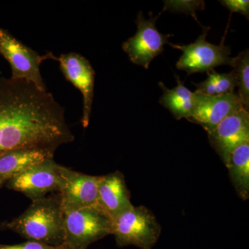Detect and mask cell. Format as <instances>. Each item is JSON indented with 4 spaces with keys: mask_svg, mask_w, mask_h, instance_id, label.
I'll return each mask as SVG.
<instances>
[{
    "mask_svg": "<svg viewBox=\"0 0 249 249\" xmlns=\"http://www.w3.org/2000/svg\"><path fill=\"white\" fill-rule=\"evenodd\" d=\"M73 139L52 93L24 80L0 79V155L24 147L55 151Z\"/></svg>",
    "mask_w": 249,
    "mask_h": 249,
    "instance_id": "1",
    "label": "cell"
},
{
    "mask_svg": "<svg viewBox=\"0 0 249 249\" xmlns=\"http://www.w3.org/2000/svg\"><path fill=\"white\" fill-rule=\"evenodd\" d=\"M65 212L59 195L32 201L19 217L5 227L28 240L52 246L65 244Z\"/></svg>",
    "mask_w": 249,
    "mask_h": 249,
    "instance_id": "2",
    "label": "cell"
},
{
    "mask_svg": "<svg viewBox=\"0 0 249 249\" xmlns=\"http://www.w3.org/2000/svg\"><path fill=\"white\" fill-rule=\"evenodd\" d=\"M65 245L69 249H87L93 242L112 235V218L97 205L65 213Z\"/></svg>",
    "mask_w": 249,
    "mask_h": 249,
    "instance_id": "3",
    "label": "cell"
},
{
    "mask_svg": "<svg viewBox=\"0 0 249 249\" xmlns=\"http://www.w3.org/2000/svg\"><path fill=\"white\" fill-rule=\"evenodd\" d=\"M112 220V235L120 247L133 245L141 249H151L161 232L155 214L144 206H133Z\"/></svg>",
    "mask_w": 249,
    "mask_h": 249,
    "instance_id": "4",
    "label": "cell"
},
{
    "mask_svg": "<svg viewBox=\"0 0 249 249\" xmlns=\"http://www.w3.org/2000/svg\"><path fill=\"white\" fill-rule=\"evenodd\" d=\"M0 54L11 68L12 80H24L36 88L47 91L43 78L41 76L40 65L47 59L56 60L53 53L41 55L30 47L16 39L7 30L0 29Z\"/></svg>",
    "mask_w": 249,
    "mask_h": 249,
    "instance_id": "5",
    "label": "cell"
},
{
    "mask_svg": "<svg viewBox=\"0 0 249 249\" xmlns=\"http://www.w3.org/2000/svg\"><path fill=\"white\" fill-rule=\"evenodd\" d=\"M203 27L202 34L193 43L187 45H174L168 42L174 49L182 51L183 54L177 62V68L187 72L188 75L198 72H208L221 65L232 66L233 58H231V47L224 45L225 35L219 45L206 41V36L211 27Z\"/></svg>",
    "mask_w": 249,
    "mask_h": 249,
    "instance_id": "6",
    "label": "cell"
},
{
    "mask_svg": "<svg viewBox=\"0 0 249 249\" xmlns=\"http://www.w3.org/2000/svg\"><path fill=\"white\" fill-rule=\"evenodd\" d=\"M150 16L146 19L142 12L139 13L135 21L137 33L122 46L130 61L145 70L149 68L150 62L155 57L163 53V46L168 44V38L171 36L170 34H160L156 27V20L160 16L154 18L150 14Z\"/></svg>",
    "mask_w": 249,
    "mask_h": 249,
    "instance_id": "7",
    "label": "cell"
},
{
    "mask_svg": "<svg viewBox=\"0 0 249 249\" xmlns=\"http://www.w3.org/2000/svg\"><path fill=\"white\" fill-rule=\"evenodd\" d=\"M60 166L53 159L46 160L9 179L7 187L22 193L31 201L45 197L49 193L60 191Z\"/></svg>",
    "mask_w": 249,
    "mask_h": 249,
    "instance_id": "8",
    "label": "cell"
},
{
    "mask_svg": "<svg viewBox=\"0 0 249 249\" xmlns=\"http://www.w3.org/2000/svg\"><path fill=\"white\" fill-rule=\"evenodd\" d=\"M61 185L59 196L64 212L95 206L102 176H92L60 166Z\"/></svg>",
    "mask_w": 249,
    "mask_h": 249,
    "instance_id": "9",
    "label": "cell"
},
{
    "mask_svg": "<svg viewBox=\"0 0 249 249\" xmlns=\"http://www.w3.org/2000/svg\"><path fill=\"white\" fill-rule=\"evenodd\" d=\"M60 71L83 95V109L81 123L88 127L91 116L94 89L95 71L88 59L74 52L62 54L56 58Z\"/></svg>",
    "mask_w": 249,
    "mask_h": 249,
    "instance_id": "10",
    "label": "cell"
},
{
    "mask_svg": "<svg viewBox=\"0 0 249 249\" xmlns=\"http://www.w3.org/2000/svg\"><path fill=\"white\" fill-rule=\"evenodd\" d=\"M208 135L211 146L226 164L234 149L249 142V110L242 107L234 111Z\"/></svg>",
    "mask_w": 249,
    "mask_h": 249,
    "instance_id": "11",
    "label": "cell"
},
{
    "mask_svg": "<svg viewBox=\"0 0 249 249\" xmlns=\"http://www.w3.org/2000/svg\"><path fill=\"white\" fill-rule=\"evenodd\" d=\"M196 95V107L188 121L199 124L208 134L228 116L244 107L235 92L213 96Z\"/></svg>",
    "mask_w": 249,
    "mask_h": 249,
    "instance_id": "12",
    "label": "cell"
},
{
    "mask_svg": "<svg viewBox=\"0 0 249 249\" xmlns=\"http://www.w3.org/2000/svg\"><path fill=\"white\" fill-rule=\"evenodd\" d=\"M96 205L112 219L133 206L122 173L115 171L102 176L98 186Z\"/></svg>",
    "mask_w": 249,
    "mask_h": 249,
    "instance_id": "13",
    "label": "cell"
},
{
    "mask_svg": "<svg viewBox=\"0 0 249 249\" xmlns=\"http://www.w3.org/2000/svg\"><path fill=\"white\" fill-rule=\"evenodd\" d=\"M55 151L49 149L24 147L0 155V178L5 183L33 165L53 159Z\"/></svg>",
    "mask_w": 249,
    "mask_h": 249,
    "instance_id": "14",
    "label": "cell"
},
{
    "mask_svg": "<svg viewBox=\"0 0 249 249\" xmlns=\"http://www.w3.org/2000/svg\"><path fill=\"white\" fill-rule=\"evenodd\" d=\"M178 85L169 89L163 83L159 85L163 90V95L160 100V104L167 108L177 120L185 118L188 120L193 114L196 102V93L186 88L179 77L175 75Z\"/></svg>",
    "mask_w": 249,
    "mask_h": 249,
    "instance_id": "15",
    "label": "cell"
},
{
    "mask_svg": "<svg viewBox=\"0 0 249 249\" xmlns=\"http://www.w3.org/2000/svg\"><path fill=\"white\" fill-rule=\"evenodd\" d=\"M225 165L236 193L242 200H247L249 197V142L234 149Z\"/></svg>",
    "mask_w": 249,
    "mask_h": 249,
    "instance_id": "16",
    "label": "cell"
},
{
    "mask_svg": "<svg viewBox=\"0 0 249 249\" xmlns=\"http://www.w3.org/2000/svg\"><path fill=\"white\" fill-rule=\"evenodd\" d=\"M208 78L196 85L195 91L203 96H218L234 92L237 87V78L233 70L230 73H219L214 70L208 71Z\"/></svg>",
    "mask_w": 249,
    "mask_h": 249,
    "instance_id": "17",
    "label": "cell"
},
{
    "mask_svg": "<svg viewBox=\"0 0 249 249\" xmlns=\"http://www.w3.org/2000/svg\"><path fill=\"white\" fill-rule=\"evenodd\" d=\"M237 78L238 94L244 107L249 109V52L246 49L233 58L232 63Z\"/></svg>",
    "mask_w": 249,
    "mask_h": 249,
    "instance_id": "18",
    "label": "cell"
},
{
    "mask_svg": "<svg viewBox=\"0 0 249 249\" xmlns=\"http://www.w3.org/2000/svg\"><path fill=\"white\" fill-rule=\"evenodd\" d=\"M165 6L163 11L166 10L179 11L192 15L193 18L198 22L196 11L197 9H204V1H164Z\"/></svg>",
    "mask_w": 249,
    "mask_h": 249,
    "instance_id": "19",
    "label": "cell"
},
{
    "mask_svg": "<svg viewBox=\"0 0 249 249\" xmlns=\"http://www.w3.org/2000/svg\"><path fill=\"white\" fill-rule=\"evenodd\" d=\"M0 249H65V247L64 245L52 246L36 241L28 240L18 245H0Z\"/></svg>",
    "mask_w": 249,
    "mask_h": 249,
    "instance_id": "20",
    "label": "cell"
},
{
    "mask_svg": "<svg viewBox=\"0 0 249 249\" xmlns=\"http://www.w3.org/2000/svg\"><path fill=\"white\" fill-rule=\"evenodd\" d=\"M219 2L231 13L243 15L247 19L249 17V1L248 0H222Z\"/></svg>",
    "mask_w": 249,
    "mask_h": 249,
    "instance_id": "21",
    "label": "cell"
},
{
    "mask_svg": "<svg viewBox=\"0 0 249 249\" xmlns=\"http://www.w3.org/2000/svg\"><path fill=\"white\" fill-rule=\"evenodd\" d=\"M4 181H3V180H1V178H0V188H1V186H2V185L4 184Z\"/></svg>",
    "mask_w": 249,
    "mask_h": 249,
    "instance_id": "22",
    "label": "cell"
},
{
    "mask_svg": "<svg viewBox=\"0 0 249 249\" xmlns=\"http://www.w3.org/2000/svg\"><path fill=\"white\" fill-rule=\"evenodd\" d=\"M64 246H65V245H64ZM65 249H67V247H65Z\"/></svg>",
    "mask_w": 249,
    "mask_h": 249,
    "instance_id": "23",
    "label": "cell"
}]
</instances>
